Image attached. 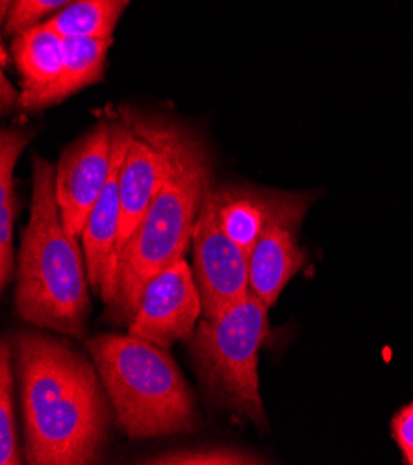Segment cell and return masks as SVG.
<instances>
[{"label":"cell","mask_w":413,"mask_h":465,"mask_svg":"<svg viewBox=\"0 0 413 465\" xmlns=\"http://www.w3.org/2000/svg\"><path fill=\"white\" fill-rule=\"evenodd\" d=\"M12 351L21 388L26 463H97L108 434L106 390L97 365L67 341L35 331L17 332Z\"/></svg>","instance_id":"1"},{"label":"cell","mask_w":413,"mask_h":465,"mask_svg":"<svg viewBox=\"0 0 413 465\" xmlns=\"http://www.w3.org/2000/svg\"><path fill=\"white\" fill-rule=\"evenodd\" d=\"M76 240L67 232L58 204L56 165L35 156L30 219L19 251L15 312L37 329L71 338L85 332L91 312V284Z\"/></svg>","instance_id":"2"},{"label":"cell","mask_w":413,"mask_h":465,"mask_svg":"<svg viewBox=\"0 0 413 465\" xmlns=\"http://www.w3.org/2000/svg\"><path fill=\"white\" fill-rule=\"evenodd\" d=\"M210 188L211 163L204 143L174 124L165 180L119 254L115 295L106 312L112 322L130 324L151 278L186 254Z\"/></svg>","instance_id":"3"},{"label":"cell","mask_w":413,"mask_h":465,"mask_svg":"<svg viewBox=\"0 0 413 465\" xmlns=\"http://www.w3.org/2000/svg\"><path fill=\"white\" fill-rule=\"evenodd\" d=\"M85 347L126 436L151 440L199 429L193 393L167 349L132 334H99Z\"/></svg>","instance_id":"4"},{"label":"cell","mask_w":413,"mask_h":465,"mask_svg":"<svg viewBox=\"0 0 413 465\" xmlns=\"http://www.w3.org/2000/svg\"><path fill=\"white\" fill-rule=\"evenodd\" d=\"M269 331V306L251 293L219 317H204L188 340L206 391L260 430H267V415L260 393L258 354Z\"/></svg>","instance_id":"5"},{"label":"cell","mask_w":413,"mask_h":465,"mask_svg":"<svg viewBox=\"0 0 413 465\" xmlns=\"http://www.w3.org/2000/svg\"><path fill=\"white\" fill-rule=\"evenodd\" d=\"M124 114L130 126V139L121 165L119 254L165 180L174 135V124L171 123L152 121L130 112Z\"/></svg>","instance_id":"6"},{"label":"cell","mask_w":413,"mask_h":465,"mask_svg":"<svg viewBox=\"0 0 413 465\" xmlns=\"http://www.w3.org/2000/svg\"><path fill=\"white\" fill-rule=\"evenodd\" d=\"M192 243L193 274L201 292L202 315L215 319L251 295L249 254L226 234L206 197L193 228Z\"/></svg>","instance_id":"7"},{"label":"cell","mask_w":413,"mask_h":465,"mask_svg":"<svg viewBox=\"0 0 413 465\" xmlns=\"http://www.w3.org/2000/svg\"><path fill=\"white\" fill-rule=\"evenodd\" d=\"M201 315L202 301L195 274L182 258L151 278L128 324V334L169 351L193 336Z\"/></svg>","instance_id":"8"},{"label":"cell","mask_w":413,"mask_h":465,"mask_svg":"<svg viewBox=\"0 0 413 465\" xmlns=\"http://www.w3.org/2000/svg\"><path fill=\"white\" fill-rule=\"evenodd\" d=\"M112 143V119L103 115L93 128L64 151L56 163V197L64 224L74 238H82L108 182Z\"/></svg>","instance_id":"9"},{"label":"cell","mask_w":413,"mask_h":465,"mask_svg":"<svg viewBox=\"0 0 413 465\" xmlns=\"http://www.w3.org/2000/svg\"><path fill=\"white\" fill-rule=\"evenodd\" d=\"M110 119L113 135L112 169L103 195L97 201L93 212H91L82 234L89 284L106 306L113 301L117 284V242L121 226V165L130 139L126 114H113Z\"/></svg>","instance_id":"10"},{"label":"cell","mask_w":413,"mask_h":465,"mask_svg":"<svg viewBox=\"0 0 413 465\" xmlns=\"http://www.w3.org/2000/svg\"><path fill=\"white\" fill-rule=\"evenodd\" d=\"M206 199L231 236L249 256L260 238L274 224L299 228L311 204L306 193L260 190L254 185L226 183L210 188Z\"/></svg>","instance_id":"11"},{"label":"cell","mask_w":413,"mask_h":465,"mask_svg":"<svg viewBox=\"0 0 413 465\" xmlns=\"http://www.w3.org/2000/svg\"><path fill=\"white\" fill-rule=\"evenodd\" d=\"M12 54L21 74V108L39 112L53 106L64 73V37L41 23L14 35Z\"/></svg>","instance_id":"12"},{"label":"cell","mask_w":413,"mask_h":465,"mask_svg":"<svg viewBox=\"0 0 413 465\" xmlns=\"http://www.w3.org/2000/svg\"><path fill=\"white\" fill-rule=\"evenodd\" d=\"M297 230L288 224L270 226L249 256L251 293L269 308L308 263V252L299 245Z\"/></svg>","instance_id":"13"},{"label":"cell","mask_w":413,"mask_h":465,"mask_svg":"<svg viewBox=\"0 0 413 465\" xmlns=\"http://www.w3.org/2000/svg\"><path fill=\"white\" fill-rule=\"evenodd\" d=\"M30 134L10 128L0 135V286L6 290L15 274L14 226L19 213L15 192V165L30 142Z\"/></svg>","instance_id":"14"},{"label":"cell","mask_w":413,"mask_h":465,"mask_svg":"<svg viewBox=\"0 0 413 465\" xmlns=\"http://www.w3.org/2000/svg\"><path fill=\"white\" fill-rule=\"evenodd\" d=\"M113 37H64V73L53 93V106L103 80Z\"/></svg>","instance_id":"15"},{"label":"cell","mask_w":413,"mask_h":465,"mask_svg":"<svg viewBox=\"0 0 413 465\" xmlns=\"http://www.w3.org/2000/svg\"><path fill=\"white\" fill-rule=\"evenodd\" d=\"M130 0H74L44 21L62 37H113Z\"/></svg>","instance_id":"16"},{"label":"cell","mask_w":413,"mask_h":465,"mask_svg":"<svg viewBox=\"0 0 413 465\" xmlns=\"http://www.w3.org/2000/svg\"><path fill=\"white\" fill-rule=\"evenodd\" d=\"M12 352V345L5 340L0 345V463L3 465L23 463L15 425V371Z\"/></svg>","instance_id":"17"},{"label":"cell","mask_w":413,"mask_h":465,"mask_svg":"<svg viewBox=\"0 0 413 465\" xmlns=\"http://www.w3.org/2000/svg\"><path fill=\"white\" fill-rule=\"evenodd\" d=\"M143 463L156 465H252L263 463L261 458L245 452L234 447H202V449H186L172 450L154 458L145 460Z\"/></svg>","instance_id":"18"},{"label":"cell","mask_w":413,"mask_h":465,"mask_svg":"<svg viewBox=\"0 0 413 465\" xmlns=\"http://www.w3.org/2000/svg\"><path fill=\"white\" fill-rule=\"evenodd\" d=\"M74 0H14L6 17L5 30L6 34H21L32 26L44 23V17H53Z\"/></svg>","instance_id":"19"},{"label":"cell","mask_w":413,"mask_h":465,"mask_svg":"<svg viewBox=\"0 0 413 465\" xmlns=\"http://www.w3.org/2000/svg\"><path fill=\"white\" fill-rule=\"evenodd\" d=\"M391 434L402 452L404 461L408 465H413V402L402 406L393 415Z\"/></svg>","instance_id":"20"},{"label":"cell","mask_w":413,"mask_h":465,"mask_svg":"<svg viewBox=\"0 0 413 465\" xmlns=\"http://www.w3.org/2000/svg\"><path fill=\"white\" fill-rule=\"evenodd\" d=\"M0 106H3V112H10L15 106H21V93L15 91V87L10 84L8 76L3 73L0 74Z\"/></svg>","instance_id":"21"},{"label":"cell","mask_w":413,"mask_h":465,"mask_svg":"<svg viewBox=\"0 0 413 465\" xmlns=\"http://www.w3.org/2000/svg\"><path fill=\"white\" fill-rule=\"evenodd\" d=\"M12 5H14V0H0V15L6 17Z\"/></svg>","instance_id":"22"}]
</instances>
